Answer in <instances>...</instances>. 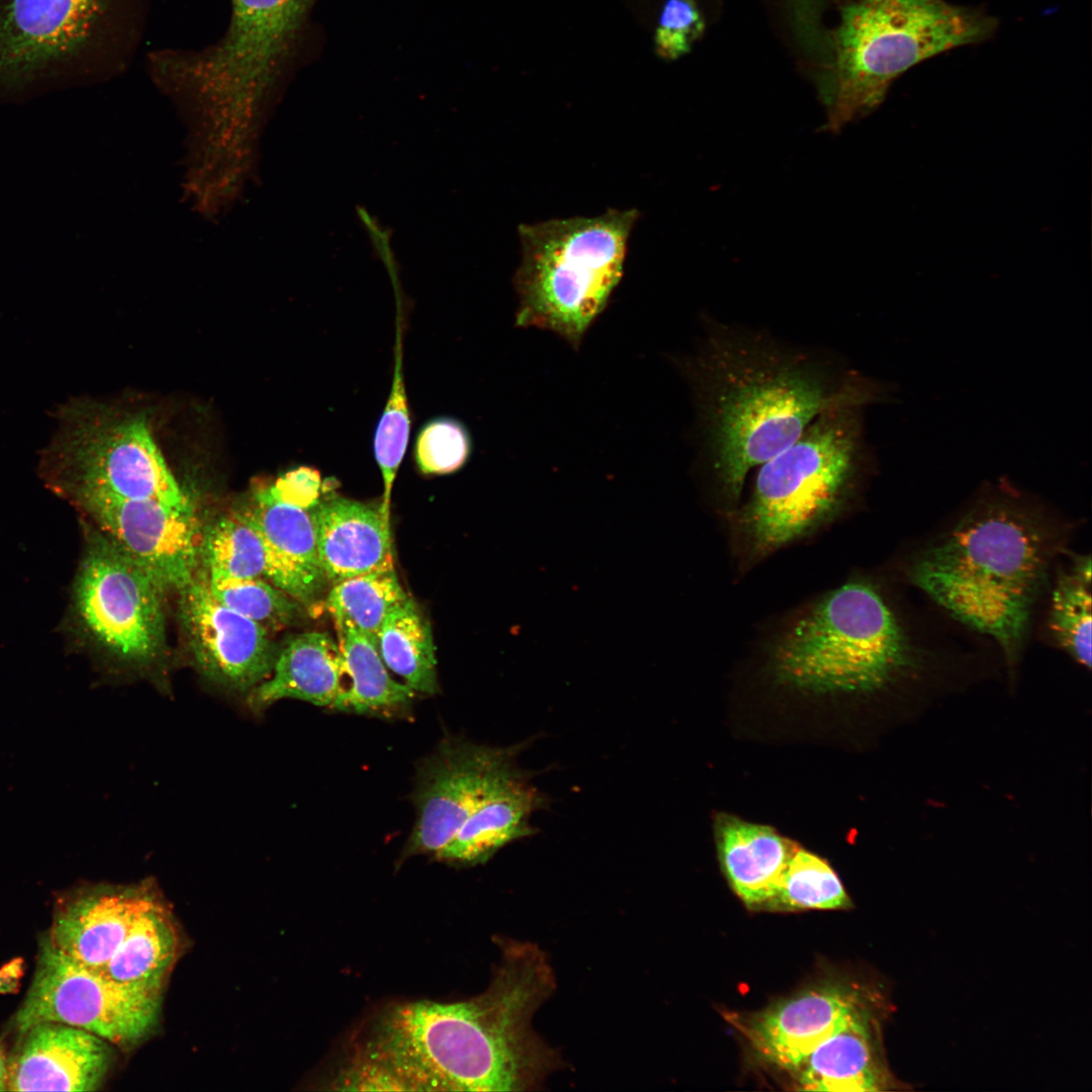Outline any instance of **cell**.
<instances>
[{
    "label": "cell",
    "instance_id": "cell-1",
    "mask_svg": "<svg viewBox=\"0 0 1092 1092\" xmlns=\"http://www.w3.org/2000/svg\"><path fill=\"white\" fill-rule=\"evenodd\" d=\"M701 451L717 488L737 504L751 469L793 444L821 413L880 401L884 388L824 350L709 321L681 362Z\"/></svg>",
    "mask_w": 1092,
    "mask_h": 1092
},
{
    "label": "cell",
    "instance_id": "cell-2",
    "mask_svg": "<svg viewBox=\"0 0 1092 1092\" xmlns=\"http://www.w3.org/2000/svg\"><path fill=\"white\" fill-rule=\"evenodd\" d=\"M490 988L467 1001L398 1004L379 1018L365 1053L404 1090L528 1091L563 1066L534 1031L536 1010L555 989L546 954L508 941Z\"/></svg>",
    "mask_w": 1092,
    "mask_h": 1092
},
{
    "label": "cell",
    "instance_id": "cell-3",
    "mask_svg": "<svg viewBox=\"0 0 1092 1092\" xmlns=\"http://www.w3.org/2000/svg\"><path fill=\"white\" fill-rule=\"evenodd\" d=\"M1057 550V536L1033 510L996 498L915 554L907 575L952 618L992 638L1013 666Z\"/></svg>",
    "mask_w": 1092,
    "mask_h": 1092
},
{
    "label": "cell",
    "instance_id": "cell-4",
    "mask_svg": "<svg viewBox=\"0 0 1092 1092\" xmlns=\"http://www.w3.org/2000/svg\"><path fill=\"white\" fill-rule=\"evenodd\" d=\"M994 17L946 0H853L841 9L818 79L825 129L838 132L875 111L892 83L917 64L992 36Z\"/></svg>",
    "mask_w": 1092,
    "mask_h": 1092
},
{
    "label": "cell",
    "instance_id": "cell-5",
    "mask_svg": "<svg viewBox=\"0 0 1092 1092\" xmlns=\"http://www.w3.org/2000/svg\"><path fill=\"white\" fill-rule=\"evenodd\" d=\"M923 650L872 583L829 592L788 626L771 648L777 677L818 694H868L915 672Z\"/></svg>",
    "mask_w": 1092,
    "mask_h": 1092
},
{
    "label": "cell",
    "instance_id": "cell-6",
    "mask_svg": "<svg viewBox=\"0 0 1092 1092\" xmlns=\"http://www.w3.org/2000/svg\"><path fill=\"white\" fill-rule=\"evenodd\" d=\"M635 209L519 225L516 326L550 331L578 349L621 281Z\"/></svg>",
    "mask_w": 1092,
    "mask_h": 1092
},
{
    "label": "cell",
    "instance_id": "cell-7",
    "mask_svg": "<svg viewBox=\"0 0 1092 1092\" xmlns=\"http://www.w3.org/2000/svg\"><path fill=\"white\" fill-rule=\"evenodd\" d=\"M864 407L847 403L821 413L793 444L758 466L742 514L756 555L811 533L853 495L873 455Z\"/></svg>",
    "mask_w": 1092,
    "mask_h": 1092
},
{
    "label": "cell",
    "instance_id": "cell-8",
    "mask_svg": "<svg viewBox=\"0 0 1092 1092\" xmlns=\"http://www.w3.org/2000/svg\"><path fill=\"white\" fill-rule=\"evenodd\" d=\"M312 0H231V19L218 41L200 50L165 49L149 56L161 82L211 103H253L276 79L291 53Z\"/></svg>",
    "mask_w": 1092,
    "mask_h": 1092
},
{
    "label": "cell",
    "instance_id": "cell-9",
    "mask_svg": "<svg viewBox=\"0 0 1092 1092\" xmlns=\"http://www.w3.org/2000/svg\"><path fill=\"white\" fill-rule=\"evenodd\" d=\"M56 413L58 431L41 461L55 486L93 487L194 510L144 420L108 419L81 401L64 403Z\"/></svg>",
    "mask_w": 1092,
    "mask_h": 1092
},
{
    "label": "cell",
    "instance_id": "cell-10",
    "mask_svg": "<svg viewBox=\"0 0 1092 1092\" xmlns=\"http://www.w3.org/2000/svg\"><path fill=\"white\" fill-rule=\"evenodd\" d=\"M120 0H0V94L65 84L103 65Z\"/></svg>",
    "mask_w": 1092,
    "mask_h": 1092
},
{
    "label": "cell",
    "instance_id": "cell-11",
    "mask_svg": "<svg viewBox=\"0 0 1092 1092\" xmlns=\"http://www.w3.org/2000/svg\"><path fill=\"white\" fill-rule=\"evenodd\" d=\"M165 594L101 533L91 538L76 579V610L90 636L120 664L148 669L165 655Z\"/></svg>",
    "mask_w": 1092,
    "mask_h": 1092
},
{
    "label": "cell",
    "instance_id": "cell-12",
    "mask_svg": "<svg viewBox=\"0 0 1092 1092\" xmlns=\"http://www.w3.org/2000/svg\"><path fill=\"white\" fill-rule=\"evenodd\" d=\"M161 994L162 990L120 983L86 967L47 938L15 1023L22 1033L41 1022L68 1024L129 1046L156 1026Z\"/></svg>",
    "mask_w": 1092,
    "mask_h": 1092
},
{
    "label": "cell",
    "instance_id": "cell-13",
    "mask_svg": "<svg viewBox=\"0 0 1092 1092\" xmlns=\"http://www.w3.org/2000/svg\"><path fill=\"white\" fill-rule=\"evenodd\" d=\"M70 493L100 533L146 570L165 593L187 585L199 567L201 525L194 510L156 499L125 498L102 489L72 486Z\"/></svg>",
    "mask_w": 1092,
    "mask_h": 1092
},
{
    "label": "cell",
    "instance_id": "cell-14",
    "mask_svg": "<svg viewBox=\"0 0 1092 1092\" xmlns=\"http://www.w3.org/2000/svg\"><path fill=\"white\" fill-rule=\"evenodd\" d=\"M518 750L444 741L420 769L418 815L406 853L441 850L479 806L520 774L515 765Z\"/></svg>",
    "mask_w": 1092,
    "mask_h": 1092
},
{
    "label": "cell",
    "instance_id": "cell-15",
    "mask_svg": "<svg viewBox=\"0 0 1092 1092\" xmlns=\"http://www.w3.org/2000/svg\"><path fill=\"white\" fill-rule=\"evenodd\" d=\"M178 595L182 634L198 673L223 692L247 697L272 672L279 648L270 632L217 601L199 567Z\"/></svg>",
    "mask_w": 1092,
    "mask_h": 1092
},
{
    "label": "cell",
    "instance_id": "cell-16",
    "mask_svg": "<svg viewBox=\"0 0 1092 1092\" xmlns=\"http://www.w3.org/2000/svg\"><path fill=\"white\" fill-rule=\"evenodd\" d=\"M322 493L320 472L299 467L254 491L243 512L260 530L284 578V590L304 608L328 584L317 552L313 507Z\"/></svg>",
    "mask_w": 1092,
    "mask_h": 1092
},
{
    "label": "cell",
    "instance_id": "cell-17",
    "mask_svg": "<svg viewBox=\"0 0 1092 1092\" xmlns=\"http://www.w3.org/2000/svg\"><path fill=\"white\" fill-rule=\"evenodd\" d=\"M23 1034L7 1062V1090L93 1091L109 1069L108 1041L85 1029L41 1022Z\"/></svg>",
    "mask_w": 1092,
    "mask_h": 1092
},
{
    "label": "cell",
    "instance_id": "cell-18",
    "mask_svg": "<svg viewBox=\"0 0 1092 1092\" xmlns=\"http://www.w3.org/2000/svg\"><path fill=\"white\" fill-rule=\"evenodd\" d=\"M861 1003L837 987L814 988L753 1014L739 1027L761 1059L795 1072Z\"/></svg>",
    "mask_w": 1092,
    "mask_h": 1092
},
{
    "label": "cell",
    "instance_id": "cell-19",
    "mask_svg": "<svg viewBox=\"0 0 1092 1092\" xmlns=\"http://www.w3.org/2000/svg\"><path fill=\"white\" fill-rule=\"evenodd\" d=\"M313 518L318 558L329 584L394 568L389 519L380 505L340 495L320 497Z\"/></svg>",
    "mask_w": 1092,
    "mask_h": 1092
},
{
    "label": "cell",
    "instance_id": "cell-20",
    "mask_svg": "<svg viewBox=\"0 0 1092 1092\" xmlns=\"http://www.w3.org/2000/svg\"><path fill=\"white\" fill-rule=\"evenodd\" d=\"M876 1016L862 1002L795 1071L806 1091L870 1092L891 1089Z\"/></svg>",
    "mask_w": 1092,
    "mask_h": 1092
},
{
    "label": "cell",
    "instance_id": "cell-21",
    "mask_svg": "<svg viewBox=\"0 0 1092 1092\" xmlns=\"http://www.w3.org/2000/svg\"><path fill=\"white\" fill-rule=\"evenodd\" d=\"M152 898L146 890L129 888L86 892L58 911L48 939L75 961L102 971Z\"/></svg>",
    "mask_w": 1092,
    "mask_h": 1092
},
{
    "label": "cell",
    "instance_id": "cell-22",
    "mask_svg": "<svg viewBox=\"0 0 1092 1092\" xmlns=\"http://www.w3.org/2000/svg\"><path fill=\"white\" fill-rule=\"evenodd\" d=\"M344 685L343 656L326 632L296 635L278 650L271 674L247 697L250 709L262 713L282 699H296L336 708Z\"/></svg>",
    "mask_w": 1092,
    "mask_h": 1092
},
{
    "label": "cell",
    "instance_id": "cell-23",
    "mask_svg": "<svg viewBox=\"0 0 1092 1092\" xmlns=\"http://www.w3.org/2000/svg\"><path fill=\"white\" fill-rule=\"evenodd\" d=\"M717 841L736 894L748 907H766L798 847L769 827L729 816L719 818Z\"/></svg>",
    "mask_w": 1092,
    "mask_h": 1092
},
{
    "label": "cell",
    "instance_id": "cell-24",
    "mask_svg": "<svg viewBox=\"0 0 1092 1092\" xmlns=\"http://www.w3.org/2000/svg\"><path fill=\"white\" fill-rule=\"evenodd\" d=\"M544 802L519 774L479 806L435 855L462 864L485 862L507 844L534 834L530 818Z\"/></svg>",
    "mask_w": 1092,
    "mask_h": 1092
},
{
    "label": "cell",
    "instance_id": "cell-25",
    "mask_svg": "<svg viewBox=\"0 0 1092 1092\" xmlns=\"http://www.w3.org/2000/svg\"><path fill=\"white\" fill-rule=\"evenodd\" d=\"M199 566L207 573L260 577L284 590V578L269 545L240 510L201 526Z\"/></svg>",
    "mask_w": 1092,
    "mask_h": 1092
},
{
    "label": "cell",
    "instance_id": "cell-26",
    "mask_svg": "<svg viewBox=\"0 0 1092 1092\" xmlns=\"http://www.w3.org/2000/svg\"><path fill=\"white\" fill-rule=\"evenodd\" d=\"M343 656L344 682L337 710L369 715H391L404 710L416 693L388 673L377 644L354 631H338Z\"/></svg>",
    "mask_w": 1092,
    "mask_h": 1092
},
{
    "label": "cell",
    "instance_id": "cell-27",
    "mask_svg": "<svg viewBox=\"0 0 1092 1092\" xmlns=\"http://www.w3.org/2000/svg\"><path fill=\"white\" fill-rule=\"evenodd\" d=\"M177 950L175 926L153 897L101 972L120 983L162 990Z\"/></svg>",
    "mask_w": 1092,
    "mask_h": 1092
},
{
    "label": "cell",
    "instance_id": "cell-28",
    "mask_svg": "<svg viewBox=\"0 0 1092 1092\" xmlns=\"http://www.w3.org/2000/svg\"><path fill=\"white\" fill-rule=\"evenodd\" d=\"M377 647L386 667L415 693H437L432 630L413 599L408 598L386 617L377 635Z\"/></svg>",
    "mask_w": 1092,
    "mask_h": 1092
},
{
    "label": "cell",
    "instance_id": "cell-29",
    "mask_svg": "<svg viewBox=\"0 0 1092 1092\" xmlns=\"http://www.w3.org/2000/svg\"><path fill=\"white\" fill-rule=\"evenodd\" d=\"M410 597L394 568L348 577L331 585L325 606L338 631H357L377 644L386 617Z\"/></svg>",
    "mask_w": 1092,
    "mask_h": 1092
},
{
    "label": "cell",
    "instance_id": "cell-30",
    "mask_svg": "<svg viewBox=\"0 0 1092 1092\" xmlns=\"http://www.w3.org/2000/svg\"><path fill=\"white\" fill-rule=\"evenodd\" d=\"M1049 626L1054 638L1078 663L1091 667V560L1076 556L1055 581Z\"/></svg>",
    "mask_w": 1092,
    "mask_h": 1092
},
{
    "label": "cell",
    "instance_id": "cell-31",
    "mask_svg": "<svg viewBox=\"0 0 1092 1092\" xmlns=\"http://www.w3.org/2000/svg\"><path fill=\"white\" fill-rule=\"evenodd\" d=\"M200 569L217 601L269 632L290 626L304 615L299 602L266 579L232 577Z\"/></svg>",
    "mask_w": 1092,
    "mask_h": 1092
},
{
    "label": "cell",
    "instance_id": "cell-32",
    "mask_svg": "<svg viewBox=\"0 0 1092 1092\" xmlns=\"http://www.w3.org/2000/svg\"><path fill=\"white\" fill-rule=\"evenodd\" d=\"M849 905L840 880L828 863L811 852L797 848L766 908L839 909Z\"/></svg>",
    "mask_w": 1092,
    "mask_h": 1092
},
{
    "label": "cell",
    "instance_id": "cell-33",
    "mask_svg": "<svg viewBox=\"0 0 1092 1092\" xmlns=\"http://www.w3.org/2000/svg\"><path fill=\"white\" fill-rule=\"evenodd\" d=\"M395 340L391 388L374 436V455L383 480L380 508L388 519L393 482L405 454L411 431V417L402 372L399 322L396 326Z\"/></svg>",
    "mask_w": 1092,
    "mask_h": 1092
},
{
    "label": "cell",
    "instance_id": "cell-34",
    "mask_svg": "<svg viewBox=\"0 0 1092 1092\" xmlns=\"http://www.w3.org/2000/svg\"><path fill=\"white\" fill-rule=\"evenodd\" d=\"M471 452L470 436L458 421L440 418L427 423L417 436L414 456L426 475H443L460 469Z\"/></svg>",
    "mask_w": 1092,
    "mask_h": 1092
},
{
    "label": "cell",
    "instance_id": "cell-35",
    "mask_svg": "<svg viewBox=\"0 0 1092 1092\" xmlns=\"http://www.w3.org/2000/svg\"><path fill=\"white\" fill-rule=\"evenodd\" d=\"M704 18L694 0H667L661 10L655 43L666 59H676L703 33Z\"/></svg>",
    "mask_w": 1092,
    "mask_h": 1092
},
{
    "label": "cell",
    "instance_id": "cell-36",
    "mask_svg": "<svg viewBox=\"0 0 1092 1092\" xmlns=\"http://www.w3.org/2000/svg\"><path fill=\"white\" fill-rule=\"evenodd\" d=\"M7 1090V1062L0 1052V1091Z\"/></svg>",
    "mask_w": 1092,
    "mask_h": 1092
}]
</instances>
